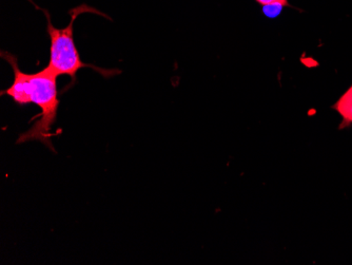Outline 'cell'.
Listing matches in <instances>:
<instances>
[{
    "label": "cell",
    "instance_id": "obj_5",
    "mask_svg": "<svg viewBox=\"0 0 352 265\" xmlns=\"http://www.w3.org/2000/svg\"><path fill=\"white\" fill-rule=\"evenodd\" d=\"M342 96H343V98H350V100H352V86L350 87V88L348 89V90L346 91Z\"/></svg>",
    "mask_w": 352,
    "mask_h": 265
},
{
    "label": "cell",
    "instance_id": "obj_2",
    "mask_svg": "<svg viewBox=\"0 0 352 265\" xmlns=\"http://www.w3.org/2000/svg\"><path fill=\"white\" fill-rule=\"evenodd\" d=\"M47 15V33L51 39L50 45V61L47 68L54 73L57 77L61 75H68L74 82L76 78L77 72L80 69L91 67V68L96 69L98 72L108 76L109 73H104L102 69L93 67L92 65L85 64L82 63V59L79 56L78 50L74 41V33H73V25L79 14L86 13V12H94L96 14H102L100 12L94 11L88 6L82 5L75 9L71 10V21L68 27L63 28V29H57L51 23L50 17L47 11L43 10Z\"/></svg>",
    "mask_w": 352,
    "mask_h": 265
},
{
    "label": "cell",
    "instance_id": "obj_4",
    "mask_svg": "<svg viewBox=\"0 0 352 265\" xmlns=\"http://www.w3.org/2000/svg\"><path fill=\"white\" fill-rule=\"evenodd\" d=\"M258 5L264 7H270V6H280V7H289L288 0H255Z\"/></svg>",
    "mask_w": 352,
    "mask_h": 265
},
{
    "label": "cell",
    "instance_id": "obj_3",
    "mask_svg": "<svg viewBox=\"0 0 352 265\" xmlns=\"http://www.w3.org/2000/svg\"><path fill=\"white\" fill-rule=\"evenodd\" d=\"M332 108L336 109L341 114L343 124H352V100L341 96V98L336 103Z\"/></svg>",
    "mask_w": 352,
    "mask_h": 265
},
{
    "label": "cell",
    "instance_id": "obj_1",
    "mask_svg": "<svg viewBox=\"0 0 352 265\" xmlns=\"http://www.w3.org/2000/svg\"><path fill=\"white\" fill-rule=\"evenodd\" d=\"M1 56L11 65L14 71V82L9 89L3 91V94L11 96L16 104H35L41 109L39 120L32 127L19 136L17 143L39 141L53 149L51 134L53 125L56 122L59 100L57 93V76L45 67L33 74L23 73L19 69L17 59L11 53H1Z\"/></svg>",
    "mask_w": 352,
    "mask_h": 265
}]
</instances>
